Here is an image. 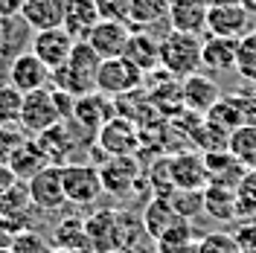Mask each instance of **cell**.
I'll list each match as a JSON object with an SVG mask.
<instances>
[{
  "mask_svg": "<svg viewBox=\"0 0 256 253\" xmlns=\"http://www.w3.org/2000/svg\"><path fill=\"white\" fill-rule=\"evenodd\" d=\"M99 64H102V56H99L88 41H76L70 58H67L62 67L52 70L50 84H52L56 90H62V94L73 96V99H79V96H84V94H94Z\"/></svg>",
  "mask_w": 256,
  "mask_h": 253,
  "instance_id": "6da1fadb",
  "label": "cell"
},
{
  "mask_svg": "<svg viewBox=\"0 0 256 253\" xmlns=\"http://www.w3.org/2000/svg\"><path fill=\"white\" fill-rule=\"evenodd\" d=\"M201 47L204 38L190 32L169 30L160 38V70H166L175 79H186L201 70Z\"/></svg>",
  "mask_w": 256,
  "mask_h": 253,
  "instance_id": "7a4b0ae2",
  "label": "cell"
},
{
  "mask_svg": "<svg viewBox=\"0 0 256 253\" xmlns=\"http://www.w3.org/2000/svg\"><path fill=\"white\" fill-rule=\"evenodd\" d=\"M67 116H64L62 105H58V96L52 88H38V90H32V94H24V105H20V120H18V126L24 134H30V137H38V134H44L47 128L58 126L64 122Z\"/></svg>",
  "mask_w": 256,
  "mask_h": 253,
  "instance_id": "3957f363",
  "label": "cell"
},
{
  "mask_svg": "<svg viewBox=\"0 0 256 253\" xmlns=\"http://www.w3.org/2000/svg\"><path fill=\"white\" fill-rule=\"evenodd\" d=\"M140 142H143L140 126L134 120H128V116L114 114L111 120L99 128V134H96V140L90 146L96 152H102L105 160H108V158H120V154H137Z\"/></svg>",
  "mask_w": 256,
  "mask_h": 253,
  "instance_id": "277c9868",
  "label": "cell"
},
{
  "mask_svg": "<svg viewBox=\"0 0 256 253\" xmlns=\"http://www.w3.org/2000/svg\"><path fill=\"white\" fill-rule=\"evenodd\" d=\"M62 184L67 204L73 206H94L102 198V174L94 163H64L62 166Z\"/></svg>",
  "mask_w": 256,
  "mask_h": 253,
  "instance_id": "5b68a950",
  "label": "cell"
},
{
  "mask_svg": "<svg viewBox=\"0 0 256 253\" xmlns=\"http://www.w3.org/2000/svg\"><path fill=\"white\" fill-rule=\"evenodd\" d=\"M143 76H146L143 70L134 67L126 56H120V58H102L99 73H96V90L102 96H108V99H120V96H126V94L140 90Z\"/></svg>",
  "mask_w": 256,
  "mask_h": 253,
  "instance_id": "8992f818",
  "label": "cell"
},
{
  "mask_svg": "<svg viewBox=\"0 0 256 253\" xmlns=\"http://www.w3.org/2000/svg\"><path fill=\"white\" fill-rule=\"evenodd\" d=\"M207 122H212L216 128H222L224 134H233L236 128L248 126V122H256V94L250 90H239V94L222 96L210 114L204 116Z\"/></svg>",
  "mask_w": 256,
  "mask_h": 253,
  "instance_id": "52a82bcc",
  "label": "cell"
},
{
  "mask_svg": "<svg viewBox=\"0 0 256 253\" xmlns=\"http://www.w3.org/2000/svg\"><path fill=\"white\" fill-rule=\"evenodd\" d=\"M35 140H38L41 152L47 154V160L52 163V166L73 163V154L79 152L82 146H90L88 137H84L79 128L70 122V120H64V122H58V126L47 128V131H44V134H38Z\"/></svg>",
  "mask_w": 256,
  "mask_h": 253,
  "instance_id": "ba28073f",
  "label": "cell"
},
{
  "mask_svg": "<svg viewBox=\"0 0 256 253\" xmlns=\"http://www.w3.org/2000/svg\"><path fill=\"white\" fill-rule=\"evenodd\" d=\"M99 174H102V190L114 198H126L134 186H143V166L137 154L108 158L105 166H99Z\"/></svg>",
  "mask_w": 256,
  "mask_h": 253,
  "instance_id": "9c48e42d",
  "label": "cell"
},
{
  "mask_svg": "<svg viewBox=\"0 0 256 253\" xmlns=\"http://www.w3.org/2000/svg\"><path fill=\"white\" fill-rule=\"evenodd\" d=\"M250 26V9L239 3V0H224V3H212L207 15V35H222V38H236L242 41Z\"/></svg>",
  "mask_w": 256,
  "mask_h": 253,
  "instance_id": "30bf717a",
  "label": "cell"
},
{
  "mask_svg": "<svg viewBox=\"0 0 256 253\" xmlns=\"http://www.w3.org/2000/svg\"><path fill=\"white\" fill-rule=\"evenodd\" d=\"M114 114H116L114 99H108V96H102L99 90H94V94H84V96H79V99L73 102L70 122L88 137V142H94L96 134H99V128L105 126Z\"/></svg>",
  "mask_w": 256,
  "mask_h": 253,
  "instance_id": "8fae6325",
  "label": "cell"
},
{
  "mask_svg": "<svg viewBox=\"0 0 256 253\" xmlns=\"http://www.w3.org/2000/svg\"><path fill=\"white\" fill-rule=\"evenodd\" d=\"M26 190L35 210L41 212H56L67 204V195H64V184H62V166H44L41 172L26 180Z\"/></svg>",
  "mask_w": 256,
  "mask_h": 253,
  "instance_id": "7c38bea8",
  "label": "cell"
},
{
  "mask_svg": "<svg viewBox=\"0 0 256 253\" xmlns=\"http://www.w3.org/2000/svg\"><path fill=\"white\" fill-rule=\"evenodd\" d=\"M134 26L128 20H99L94 26V32L88 35V44L102 56V58H120L126 56V47H128V38H131Z\"/></svg>",
  "mask_w": 256,
  "mask_h": 253,
  "instance_id": "4fadbf2b",
  "label": "cell"
},
{
  "mask_svg": "<svg viewBox=\"0 0 256 253\" xmlns=\"http://www.w3.org/2000/svg\"><path fill=\"white\" fill-rule=\"evenodd\" d=\"M73 44H76V38L64 30V26H56V30L35 32V38H32L30 47H32V52H35L41 62L47 64L50 70H56V67H62V64L70 58Z\"/></svg>",
  "mask_w": 256,
  "mask_h": 253,
  "instance_id": "5bb4252c",
  "label": "cell"
},
{
  "mask_svg": "<svg viewBox=\"0 0 256 253\" xmlns=\"http://www.w3.org/2000/svg\"><path fill=\"white\" fill-rule=\"evenodd\" d=\"M169 174H172V186L175 190L204 192V186H207L204 154H198V152H180L175 158H169Z\"/></svg>",
  "mask_w": 256,
  "mask_h": 253,
  "instance_id": "9a60e30c",
  "label": "cell"
},
{
  "mask_svg": "<svg viewBox=\"0 0 256 253\" xmlns=\"http://www.w3.org/2000/svg\"><path fill=\"white\" fill-rule=\"evenodd\" d=\"M50 76H52V70L30 50V52L18 56L15 62L9 64V76H6V79L12 82L20 94H32V90H38V88H47Z\"/></svg>",
  "mask_w": 256,
  "mask_h": 253,
  "instance_id": "2e32d148",
  "label": "cell"
},
{
  "mask_svg": "<svg viewBox=\"0 0 256 253\" xmlns=\"http://www.w3.org/2000/svg\"><path fill=\"white\" fill-rule=\"evenodd\" d=\"M180 90H184V105H186V111L201 114V116H207L210 108L222 99L218 84L210 79V76H204V73H192L186 79H180Z\"/></svg>",
  "mask_w": 256,
  "mask_h": 253,
  "instance_id": "e0dca14e",
  "label": "cell"
},
{
  "mask_svg": "<svg viewBox=\"0 0 256 253\" xmlns=\"http://www.w3.org/2000/svg\"><path fill=\"white\" fill-rule=\"evenodd\" d=\"M32 212H35V204L30 198L26 180H18L9 192L0 195V216L12 222L18 230H32Z\"/></svg>",
  "mask_w": 256,
  "mask_h": 253,
  "instance_id": "ac0fdd59",
  "label": "cell"
},
{
  "mask_svg": "<svg viewBox=\"0 0 256 253\" xmlns=\"http://www.w3.org/2000/svg\"><path fill=\"white\" fill-rule=\"evenodd\" d=\"M236 56H239L236 38L207 35L204 47H201V67H207L212 73H230V70H236Z\"/></svg>",
  "mask_w": 256,
  "mask_h": 253,
  "instance_id": "d6986e66",
  "label": "cell"
},
{
  "mask_svg": "<svg viewBox=\"0 0 256 253\" xmlns=\"http://www.w3.org/2000/svg\"><path fill=\"white\" fill-rule=\"evenodd\" d=\"M64 9H67V0H24L20 20L35 32L56 30L64 24Z\"/></svg>",
  "mask_w": 256,
  "mask_h": 253,
  "instance_id": "ffe728a7",
  "label": "cell"
},
{
  "mask_svg": "<svg viewBox=\"0 0 256 253\" xmlns=\"http://www.w3.org/2000/svg\"><path fill=\"white\" fill-rule=\"evenodd\" d=\"M116 218H120V210H96L84 218V230L94 253L116 250Z\"/></svg>",
  "mask_w": 256,
  "mask_h": 253,
  "instance_id": "44dd1931",
  "label": "cell"
},
{
  "mask_svg": "<svg viewBox=\"0 0 256 253\" xmlns=\"http://www.w3.org/2000/svg\"><path fill=\"white\" fill-rule=\"evenodd\" d=\"M207 15H210L207 0H175L172 12H169V24L178 32L204 35L207 32Z\"/></svg>",
  "mask_w": 256,
  "mask_h": 253,
  "instance_id": "7402d4cb",
  "label": "cell"
},
{
  "mask_svg": "<svg viewBox=\"0 0 256 253\" xmlns=\"http://www.w3.org/2000/svg\"><path fill=\"white\" fill-rule=\"evenodd\" d=\"M52 250H73V253H94L90 248V238L84 230V218L82 216H67L52 227V236H50Z\"/></svg>",
  "mask_w": 256,
  "mask_h": 253,
  "instance_id": "603a6c76",
  "label": "cell"
},
{
  "mask_svg": "<svg viewBox=\"0 0 256 253\" xmlns=\"http://www.w3.org/2000/svg\"><path fill=\"white\" fill-rule=\"evenodd\" d=\"M178 222H186L178 216L175 204H172V195H154L143 210V224H146V233L158 242L166 230H172Z\"/></svg>",
  "mask_w": 256,
  "mask_h": 253,
  "instance_id": "cb8c5ba5",
  "label": "cell"
},
{
  "mask_svg": "<svg viewBox=\"0 0 256 253\" xmlns=\"http://www.w3.org/2000/svg\"><path fill=\"white\" fill-rule=\"evenodd\" d=\"M204 166H207V184H218V186H239V180L244 178V166L233 158L227 148L222 152H207L204 154Z\"/></svg>",
  "mask_w": 256,
  "mask_h": 253,
  "instance_id": "d4e9b609",
  "label": "cell"
},
{
  "mask_svg": "<svg viewBox=\"0 0 256 253\" xmlns=\"http://www.w3.org/2000/svg\"><path fill=\"white\" fill-rule=\"evenodd\" d=\"M201 195H204V212L210 218H216L222 224L239 222V201H236V190L233 186L207 184Z\"/></svg>",
  "mask_w": 256,
  "mask_h": 253,
  "instance_id": "484cf974",
  "label": "cell"
},
{
  "mask_svg": "<svg viewBox=\"0 0 256 253\" xmlns=\"http://www.w3.org/2000/svg\"><path fill=\"white\" fill-rule=\"evenodd\" d=\"M99 9H96L94 0H67V9H64V30L70 32L76 41H88V35L94 32V26L99 24Z\"/></svg>",
  "mask_w": 256,
  "mask_h": 253,
  "instance_id": "4316f807",
  "label": "cell"
},
{
  "mask_svg": "<svg viewBox=\"0 0 256 253\" xmlns=\"http://www.w3.org/2000/svg\"><path fill=\"white\" fill-rule=\"evenodd\" d=\"M126 58L143 73H152L154 67H160V41L148 30H134L128 38Z\"/></svg>",
  "mask_w": 256,
  "mask_h": 253,
  "instance_id": "83f0119b",
  "label": "cell"
},
{
  "mask_svg": "<svg viewBox=\"0 0 256 253\" xmlns=\"http://www.w3.org/2000/svg\"><path fill=\"white\" fill-rule=\"evenodd\" d=\"M9 166H12V172H15L18 180H30V178H35L44 166H50V160H47V154L41 152L38 140H30V137H26V140L12 152Z\"/></svg>",
  "mask_w": 256,
  "mask_h": 253,
  "instance_id": "f1b7e54d",
  "label": "cell"
},
{
  "mask_svg": "<svg viewBox=\"0 0 256 253\" xmlns=\"http://www.w3.org/2000/svg\"><path fill=\"white\" fill-rule=\"evenodd\" d=\"M175 0H131V26L134 30H148L152 24L169 20Z\"/></svg>",
  "mask_w": 256,
  "mask_h": 253,
  "instance_id": "f546056e",
  "label": "cell"
},
{
  "mask_svg": "<svg viewBox=\"0 0 256 253\" xmlns=\"http://www.w3.org/2000/svg\"><path fill=\"white\" fill-rule=\"evenodd\" d=\"M227 152L239 160L244 169H256V122L236 128L227 140Z\"/></svg>",
  "mask_w": 256,
  "mask_h": 253,
  "instance_id": "4dcf8cb0",
  "label": "cell"
},
{
  "mask_svg": "<svg viewBox=\"0 0 256 253\" xmlns=\"http://www.w3.org/2000/svg\"><path fill=\"white\" fill-rule=\"evenodd\" d=\"M20 105H24V94L9 79H3L0 82V126H15L20 120Z\"/></svg>",
  "mask_w": 256,
  "mask_h": 253,
  "instance_id": "1f68e13d",
  "label": "cell"
},
{
  "mask_svg": "<svg viewBox=\"0 0 256 253\" xmlns=\"http://www.w3.org/2000/svg\"><path fill=\"white\" fill-rule=\"evenodd\" d=\"M239 218H256V169H248L236 186Z\"/></svg>",
  "mask_w": 256,
  "mask_h": 253,
  "instance_id": "d6a6232c",
  "label": "cell"
},
{
  "mask_svg": "<svg viewBox=\"0 0 256 253\" xmlns=\"http://www.w3.org/2000/svg\"><path fill=\"white\" fill-rule=\"evenodd\" d=\"M195 253H242V248L236 244L233 233H224V230H212L204 233L195 244Z\"/></svg>",
  "mask_w": 256,
  "mask_h": 253,
  "instance_id": "836d02e7",
  "label": "cell"
},
{
  "mask_svg": "<svg viewBox=\"0 0 256 253\" xmlns=\"http://www.w3.org/2000/svg\"><path fill=\"white\" fill-rule=\"evenodd\" d=\"M236 73L248 82H256V32H248L239 41V56H236Z\"/></svg>",
  "mask_w": 256,
  "mask_h": 253,
  "instance_id": "e575fe53",
  "label": "cell"
},
{
  "mask_svg": "<svg viewBox=\"0 0 256 253\" xmlns=\"http://www.w3.org/2000/svg\"><path fill=\"white\" fill-rule=\"evenodd\" d=\"M9 250L12 253H52V244H50V238L38 236L35 230H20Z\"/></svg>",
  "mask_w": 256,
  "mask_h": 253,
  "instance_id": "d590c367",
  "label": "cell"
},
{
  "mask_svg": "<svg viewBox=\"0 0 256 253\" xmlns=\"http://www.w3.org/2000/svg\"><path fill=\"white\" fill-rule=\"evenodd\" d=\"M99 18L105 20H128L131 24V0H94Z\"/></svg>",
  "mask_w": 256,
  "mask_h": 253,
  "instance_id": "8d00e7d4",
  "label": "cell"
},
{
  "mask_svg": "<svg viewBox=\"0 0 256 253\" xmlns=\"http://www.w3.org/2000/svg\"><path fill=\"white\" fill-rule=\"evenodd\" d=\"M26 137H30V134H24V131L15 128V126H0V163H9L12 152H15Z\"/></svg>",
  "mask_w": 256,
  "mask_h": 253,
  "instance_id": "74e56055",
  "label": "cell"
},
{
  "mask_svg": "<svg viewBox=\"0 0 256 253\" xmlns=\"http://www.w3.org/2000/svg\"><path fill=\"white\" fill-rule=\"evenodd\" d=\"M233 238L242 253H256V218H239V224L233 227Z\"/></svg>",
  "mask_w": 256,
  "mask_h": 253,
  "instance_id": "f35d334b",
  "label": "cell"
},
{
  "mask_svg": "<svg viewBox=\"0 0 256 253\" xmlns=\"http://www.w3.org/2000/svg\"><path fill=\"white\" fill-rule=\"evenodd\" d=\"M18 233H20V230H18L15 224H12V222H6V218L0 216V250H9Z\"/></svg>",
  "mask_w": 256,
  "mask_h": 253,
  "instance_id": "ab89813d",
  "label": "cell"
},
{
  "mask_svg": "<svg viewBox=\"0 0 256 253\" xmlns=\"http://www.w3.org/2000/svg\"><path fill=\"white\" fill-rule=\"evenodd\" d=\"M15 184H18V178H15V172H12V166H9V163H0V195L9 192Z\"/></svg>",
  "mask_w": 256,
  "mask_h": 253,
  "instance_id": "60d3db41",
  "label": "cell"
},
{
  "mask_svg": "<svg viewBox=\"0 0 256 253\" xmlns=\"http://www.w3.org/2000/svg\"><path fill=\"white\" fill-rule=\"evenodd\" d=\"M20 6H24V0H0V18L6 20V18L20 15Z\"/></svg>",
  "mask_w": 256,
  "mask_h": 253,
  "instance_id": "b9f144b4",
  "label": "cell"
},
{
  "mask_svg": "<svg viewBox=\"0 0 256 253\" xmlns=\"http://www.w3.org/2000/svg\"><path fill=\"white\" fill-rule=\"evenodd\" d=\"M52 253H73V250H52Z\"/></svg>",
  "mask_w": 256,
  "mask_h": 253,
  "instance_id": "7bdbcfd3",
  "label": "cell"
},
{
  "mask_svg": "<svg viewBox=\"0 0 256 253\" xmlns=\"http://www.w3.org/2000/svg\"><path fill=\"white\" fill-rule=\"evenodd\" d=\"M108 253H126V250H108Z\"/></svg>",
  "mask_w": 256,
  "mask_h": 253,
  "instance_id": "ee69618b",
  "label": "cell"
},
{
  "mask_svg": "<svg viewBox=\"0 0 256 253\" xmlns=\"http://www.w3.org/2000/svg\"><path fill=\"white\" fill-rule=\"evenodd\" d=\"M0 253H12V250H0Z\"/></svg>",
  "mask_w": 256,
  "mask_h": 253,
  "instance_id": "f6af8a7d",
  "label": "cell"
},
{
  "mask_svg": "<svg viewBox=\"0 0 256 253\" xmlns=\"http://www.w3.org/2000/svg\"><path fill=\"white\" fill-rule=\"evenodd\" d=\"M254 94H256V90H254Z\"/></svg>",
  "mask_w": 256,
  "mask_h": 253,
  "instance_id": "bcb514c9",
  "label": "cell"
},
{
  "mask_svg": "<svg viewBox=\"0 0 256 253\" xmlns=\"http://www.w3.org/2000/svg\"><path fill=\"white\" fill-rule=\"evenodd\" d=\"M254 32H256V30H254Z\"/></svg>",
  "mask_w": 256,
  "mask_h": 253,
  "instance_id": "7dc6e473",
  "label": "cell"
}]
</instances>
